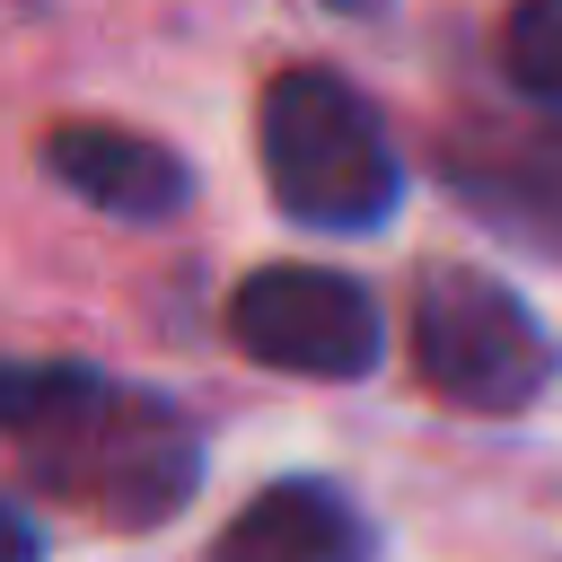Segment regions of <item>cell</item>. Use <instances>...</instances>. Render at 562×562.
Listing matches in <instances>:
<instances>
[{
	"mask_svg": "<svg viewBox=\"0 0 562 562\" xmlns=\"http://www.w3.org/2000/svg\"><path fill=\"white\" fill-rule=\"evenodd\" d=\"M0 430L18 439L26 474L53 501L88 509L97 527H158L202 483L193 422L167 395L114 386L79 360H9L0 369Z\"/></svg>",
	"mask_w": 562,
	"mask_h": 562,
	"instance_id": "cell-1",
	"label": "cell"
},
{
	"mask_svg": "<svg viewBox=\"0 0 562 562\" xmlns=\"http://www.w3.org/2000/svg\"><path fill=\"white\" fill-rule=\"evenodd\" d=\"M263 184L307 228H378L404 202V158L378 105L334 70H281L255 105Z\"/></svg>",
	"mask_w": 562,
	"mask_h": 562,
	"instance_id": "cell-2",
	"label": "cell"
},
{
	"mask_svg": "<svg viewBox=\"0 0 562 562\" xmlns=\"http://www.w3.org/2000/svg\"><path fill=\"white\" fill-rule=\"evenodd\" d=\"M413 369L457 413H518L553 378V342L492 272L430 263L413 281Z\"/></svg>",
	"mask_w": 562,
	"mask_h": 562,
	"instance_id": "cell-3",
	"label": "cell"
},
{
	"mask_svg": "<svg viewBox=\"0 0 562 562\" xmlns=\"http://www.w3.org/2000/svg\"><path fill=\"white\" fill-rule=\"evenodd\" d=\"M228 334L246 360L290 378H360L378 360V307L351 272L325 263H263L228 299Z\"/></svg>",
	"mask_w": 562,
	"mask_h": 562,
	"instance_id": "cell-4",
	"label": "cell"
},
{
	"mask_svg": "<svg viewBox=\"0 0 562 562\" xmlns=\"http://www.w3.org/2000/svg\"><path fill=\"white\" fill-rule=\"evenodd\" d=\"M439 184L492 237L562 263V114H544V123H457L439 140Z\"/></svg>",
	"mask_w": 562,
	"mask_h": 562,
	"instance_id": "cell-5",
	"label": "cell"
},
{
	"mask_svg": "<svg viewBox=\"0 0 562 562\" xmlns=\"http://www.w3.org/2000/svg\"><path fill=\"white\" fill-rule=\"evenodd\" d=\"M44 167H53L61 193H79L105 220H167L193 193L184 158L167 140H149V132H123V123H61V132H44Z\"/></svg>",
	"mask_w": 562,
	"mask_h": 562,
	"instance_id": "cell-6",
	"label": "cell"
},
{
	"mask_svg": "<svg viewBox=\"0 0 562 562\" xmlns=\"http://www.w3.org/2000/svg\"><path fill=\"white\" fill-rule=\"evenodd\" d=\"M211 562H369V527L334 483H272L220 527Z\"/></svg>",
	"mask_w": 562,
	"mask_h": 562,
	"instance_id": "cell-7",
	"label": "cell"
},
{
	"mask_svg": "<svg viewBox=\"0 0 562 562\" xmlns=\"http://www.w3.org/2000/svg\"><path fill=\"white\" fill-rule=\"evenodd\" d=\"M501 70L527 105L562 114V0H518L501 18Z\"/></svg>",
	"mask_w": 562,
	"mask_h": 562,
	"instance_id": "cell-8",
	"label": "cell"
},
{
	"mask_svg": "<svg viewBox=\"0 0 562 562\" xmlns=\"http://www.w3.org/2000/svg\"><path fill=\"white\" fill-rule=\"evenodd\" d=\"M0 562H44V544H35V527L0 501Z\"/></svg>",
	"mask_w": 562,
	"mask_h": 562,
	"instance_id": "cell-9",
	"label": "cell"
},
{
	"mask_svg": "<svg viewBox=\"0 0 562 562\" xmlns=\"http://www.w3.org/2000/svg\"><path fill=\"white\" fill-rule=\"evenodd\" d=\"M325 9H378V0H325Z\"/></svg>",
	"mask_w": 562,
	"mask_h": 562,
	"instance_id": "cell-10",
	"label": "cell"
}]
</instances>
